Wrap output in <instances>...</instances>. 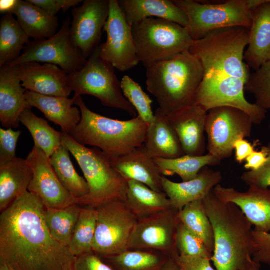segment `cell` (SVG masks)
<instances>
[{"mask_svg": "<svg viewBox=\"0 0 270 270\" xmlns=\"http://www.w3.org/2000/svg\"><path fill=\"white\" fill-rule=\"evenodd\" d=\"M118 3L132 26L148 18L166 20L184 27L188 24L184 12L170 0H120Z\"/></svg>", "mask_w": 270, "mask_h": 270, "instance_id": "cell-26", "label": "cell"}, {"mask_svg": "<svg viewBox=\"0 0 270 270\" xmlns=\"http://www.w3.org/2000/svg\"><path fill=\"white\" fill-rule=\"evenodd\" d=\"M178 217L180 222L198 236L213 254L214 230L203 200H196L186 205L178 211Z\"/></svg>", "mask_w": 270, "mask_h": 270, "instance_id": "cell-37", "label": "cell"}, {"mask_svg": "<svg viewBox=\"0 0 270 270\" xmlns=\"http://www.w3.org/2000/svg\"><path fill=\"white\" fill-rule=\"evenodd\" d=\"M252 118L244 111L230 106H219L207 112L205 131L208 153L222 162L232 156L234 144L251 136Z\"/></svg>", "mask_w": 270, "mask_h": 270, "instance_id": "cell-11", "label": "cell"}, {"mask_svg": "<svg viewBox=\"0 0 270 270\" xmlns=\"http://www.w3.org/2000/svg\"><path fill=\"white\" fill-rule=\"evenodd\" d=\"M109 12V0H85L72 10L70 40L86 59L99 46Z\"/></svg>", "mask_w": 270, "mask_h": 270, "instance_id": "cell-16", "label": "cell"}, {"mask_svg": "<svg viewBox=\"0 0 270 270\" xmlns=\"http://www.w3.org/2000/svg\"><path fill=\"white\" fill-rule=\"evenodd\" d=\"M222 178L220 170L206 166L196 178L187 182H176L163 176L162 184L172 208L180 211L189 203L203 200L220 184Z\"/></svg>", "mask_w": 270, "mask_h": 270, "instance_id": "cell-22", "label": "cell"}, {"mask_svg": "<svg viewBox=\"0 0 270 270\" xmlns=\"http://www.w3.org/2000/svg\"><path fill=\"white\" fill-rule=\"evenodd\" d=\"M26 160L32 170L28 191L36 194L45 207L62 208L77 204L60 180L50 158L40 148L34 145Z\"/></svg>", "mask_w": 270, "mask_h": 270, "instance_id": "cell-17", "label": "cell"}, {"mask_svg": "<svg viewBox=\"0 0 270 270\" xmlns=\"http://www.w3.org/2000/svg\"><path fill=\"white\" fill-rule=\"evenodd\" d=\"M22 86L26 90L40 94L68 98L72 91L68 74L58 66L28 62L18 66Z\"/></svg>", "mask_w": 270, "mask_h": 270, "instance_id": "cell-20", "label": "cell"}, {"mask_svg": "<svg viewBox=\"0 0 270 270\" xmlns=\"http://www.w3.org/2000/svg\"><path fill=\"white\" fill-rule=\"evenodd\" d=\"M82 206L74 204L62 208H44L45 223L52 238L68 248Z\"/></svg>", "mask_w": 270, "mask_h": 270, "instance_id": "cell-35", "label": "cell"}, {"mask_svg": "<svg viewBox=\"0 0 270 270\" xmlns=\"http://www.w3.org/2000/svg\"><path fill=\"white\" fill-rule=\"evenodd\" d=\"M22 134L20 130L12 128H0V166L4 165L16 158V148Z\"/></svg>", "mask_w": 270, "mask_h": 270, "instance_id": "cell-42", "label": "cell"}, {"mask_svg": "<svg viewBox=\"0 0 270 270\" xmlns=\"http://www.w3.org/2000/svg\"><path fill=\"white\" fill-rule=\"evenodd\" d=\"M0 270H14L8 265L0 263Z\"/></svg>", "mask_w": 270, "mask_h": 270, "instance_id": "cell-52", "label": "cell"}, {"mask_svg": "<svg viewBox=\"0 0 270 270\" xmlns=\"http://www.w3.org/2000/svg\"><path fill=\"white\" fill-rule=\"evenodd\" d=\"M188 18L185 27L194 41L216 30L242 26L250 29L253 11L266 0H172Z\"/></svg>", "mask_w": 270, "mask_h": 270, "instance_id": "cell-7", "label": "cell"}, {"mask_svg": "<svg viewBox=\"0 0 270 270\" xmlns=\"http://www.w3.org/2000/svg\"><path fill=\"white\" fill-rule=\"evenodd\" d=\"M269 130H270V124H269Z\"/></svg>", "mask_w": 270, "mask_h": 270, "instance_id": "cell-54", "label": "cell"}, {"mask_svg": "<svg viewBox=\"0 0 270 270\" xmlns=\"http://www.w3.org/2000/svg\"><path fill=\"white\" fill-rule=\"evenodd\" d=\"M244 88L253 95L257 105L270 110V60L250 74Z\"/></svg>", "mask_w": 270, "mask_h": 270, "instance_id": "cell-41", "label": "cell"}, {"mask_svg": "<svg viewBox=\"0 0 270 270\" xmlns=\"http://www.w3.org/2000/svg\"><path fill=\"white\" fill-rule=\"evenodd\" d=\"M207 112L193 104L170 114L165 116L176 134L184 155H204L206 143L205 126Z\"/></svg>", "mask_w": 270, "mask_h": 270, "instance_id": "cell-19", "label": "cell"}, {"mask_svg": "<svg viewBox=\"0 0 270 270\" xmlns=\"http://www.w3.org/2000/svg\"><path fill=\"white\" fill-rule=\"evenodd\" d=\"M169 258L156 251L128 250L101 258L115 270H159Z\"/></svg>", "mask_w": 270, "mask_h": 270, "instance_id": "cell-34", "label": "cell"}, {"mask_svg": "<svg viewBox=\"0 0 270 270\" xmlns=\"http://www.w3.org/2000/svg\"><path fill=\"white\" fill-rule=\"evenodd\" d=\"M257 142L254 144L246 139H240L234 144L235 158L236 162L242 164L254 150Z\"/></svg>", "mask_w": 270, "mask_h": 270, "instance_id": "cell-49", "label": "cell"}, {"mask_svg": "<svg viewBox=\"0 0 270 270\" xmlns=\"http://www.w3.org/2000/svg\"><path fill=\"white\" fill-rule=\"evenodd\" d=\"M45 206L28 190L0 215V263L14 270H67L75 258L51 236Z\"/></svg>", "mask_w": 270, "mask_h": 270, "instance_id": "cell-1", "label": "cell"}, {"mask_svg": "<svg viewBox=\"0 0 270 270\" xmlns=\"http://www.w3.org/2000/svg\"><path fill=\"white\" fill-rule=\"evenodd\" d=\"M159 270H180L178 266L172 257L169 258Z\"/></svg>", "mask_w": 270, "mask_h": 270, "instance_id": "cell-51", "label": "cell"}, {"mask_svg": "<svg viewBox=\"0 0 270 270\" xmlns=\"http://www.w3.org/2000/svg\"><path fill=\"white\" fill-rule=\"evenodd\" d=\"M252 236L254 260L270 267V232H258L253 229Z\"/></svg>", "mask_w": 270, "mask_h": 270, "instance_id": "cell-44", "label": "cell"}, {"mask_svg": "<svg viewBox=\"0 0 270 270\" xmlns=\"http://www.w3.org/2000/svg\"><path fill=\"white\" fill-rule=\"evenodd\" d=\"M17 0H0V12L4 14H10L14 8Z\"/></svg>", "mask_w": 270, "mask_h": 270, "instance_id": "cell-50", "label": "cell"}, {"mask_svg": "<svg viewBox=\"0 0 270 270\" xmlns=\"http://www.w3.org/2000/svg\"><path fill=\"white\" fill-rule=\"evenodd\" d=\"M62 144L77 161L88 186L89 194L79 205L96 207L110 200L125 201L128 182L114 168L106 154L96 148L80 144L62 132Z\"/></svg>", "mask_w": 270, "mask_h": 270, "instance_id": "cell-6", "label": "cell"}, {"mask_svg": "<svg viewBox=\"0 0 270 270\" xmlns=\"http://www.w3.org/2000/svg\"><path fill=\"white\" fill-rule=\"evenodd\" d=\"M178 213V210L172 208L138 220L128 250L156 251L170 257L178 254L176 234L180 222Z\"/></svg>", "mask_w": 270, "mask_h": 270, "instance_id": "cell-15", "label": "cell"}, {"mask_svg": "<svg viewBox=\"0 0 270 270\" xmlns=\"http://www.w3.org/2000/svg\"><path fill=\"white\" fill-rule=\"evenodd\" d=\"M246 84L238 78L204 75L194 104L207 112L219 106L235 108L246 113L254 124H260L266 118V110L246 100L244 94Z\"/></svg>", "mask_w": 270, "mask_h": 270, "instance_id": "cell-13", "label": "cell"}, {"mask_svg": "<svg viewBox=\"0 0 270 270\" xmlns=\"http://www.w3.org/2000/svg\"><path fill=\"white\" fill-rule=\"evenodd\" d=\"M67 270H73V269H72V266L71 267V268H69Z\"/></svg>", "mask_w": 270, "mask_h": 270, "instance_id": "cell-53", "label": "cell"}, {"mask_svg": "<svg viewBox=\"0 0 270 270\" xmlns=\"http://www.w3.org/2000/svg\"><path fill=\"white\" fill-rule=\"evenodd\" d=\"M110 12L104 28L105 42L99 46L100 56L121 72L139 63L132 26L128 24L118 0H109Z\"/></svg>", "mask_w": 270, "mask_h": 270, "instance_id": "cell-14", "label": "cell"}, {"mask_svg": "<svg viewBox=\"0 0 270 270\" xmlns=\"http://www.w3.org/2000/svg\"><path fill=\"white\" fill-rule=\"evenodd\" d=\"M94 208L96 226L92 251L104 258L128 250L129 240L138 219L124 202L110 200Z\"/></svg>", "mask_w": 270, "mask_h": 270, "instance_id": "cell-10", "label": "cell"}, {"mask_svg": "<svg viewBox=\"0 0 270 270\" xmlns=\"http://www.w3.org/2000/svg\"><path fill=\"white\" fill-rule=\"evenodd\" d=\"M29 106L42 112L50 121L60 126L62 132L70 134L81 120V112L74 98L40 94L26 90Z\"/></svg>", "mask_w": 270, "mask_h": 270, "instance_id": "cell-25", "label": "cell"}, {"mask_svg": "<svg viewBox=\"0 0 270 270\" xmlns=\"http://www.w3.org/2000/svg\"><path fill=\"white\" fill-rule=\"evenodd\" d=\"M32 178V169L26 159L16 157L0 166V212L28 190Z\"/></svg>", "mask_w": 270, "mask_h": 270, "instance_id": "cell-28", "label": "cell"}, {"mask_svg": "<svg viewBox=\"0 0 270 270\" xmlns=\"http://www.w3.org/2000/svg\"><path fill=\"white\" fill-rule=\"evenodd\" d=\"M49 14L56 16L60 10L64 12L83 2L82 0H28Z\"/></svg>", "mask_w": 270, "mask_h": 270, "instance_id": "cell-46", "label": "cell"}, {"mask_svg": "<svg viewBox=\"0 0 270 270\" xmlns=\"http://www.w3.org/2000/svg\"><path fill=\"white\" fill-rule=\"evenodd\" d=\"M266 147L268 160L265 164L258 170L246 172L240 176L241 180L248 186L262 188H270V142Z\"/></svg>", "mask_w": 270, "mask_h": 270, "instance_id": "cell-43", "label": "cell"}, {"mask_svg": "<svg viewBox=\"0 0 270 270\" xmlns=\"http://www.w3.org/2000/svg\"><path fill=\"white\" fill-rule=\"evenodd\" d=\"M20 122L30 133L34 144L50 158L62 146V132L51 127L48 122L36 116L31 108L25 109L20 116Z\"/></svg>", "mask_w": 270, "mask_h": 270, "instance_id": "cell-36", "label": "cell"}, {"mask_svg": "<svg viewBox=\"0 0 270 270\" xmlns=\"http://www.w3.org/2000/svg\"><path fill=\"white\" fill-rule=\"evenodd\" d=\"M220 200L238 206L254 226V230L270 232V188L249 186L244 192L219 184L213 190Z\"/></svg>", "mask_w": 270, "mask_h": 270, "instance_id": "cell-18", "label": "cell"}, {"mask_svg": "<svg viewBox=\"0 0 270 270\" xmlns=\"http://www.w3.org/2000/svg\"><path fill=\"white\" fill-rule=\"evenodd\" d=\"M96 226L94 207L82 206L80 216L68 246L70 253L77 256L92 251Z\"/></svg>", "mask_w": 270, "mask_h": 270, "instance_id": "cell-38", "label": "cell"}, {"mask_svg": "<svg viewBox=\"0 0 270 270\" xmlns=\"http://www.w3.org/2000/svg\"><path fill=\"white\" fill-rule=\"evenodd\" d=\"M69 152L62 144L50 158V160L60 180L78 204L88 194L89 188L86 179L75 170Z\"/></svg>", "mask_w": 270, "mask_h": 270, "instance_id": "cell-32", "label": "cell"}, {"mask_svg": "<svg viewBox=\"0 0 270 270\" xmlns=\"http://www.w3.org/2000/svg\"><path fill=\"white\" fill-rule=\"evenodd\" d=\"M154 160L163 176L177 174L182 182L194 179L204 168L216 166L221 162L208 153L200 156L184 155L176 158H154Z\"/></svg>", "mask_w": 270, "mask_h": 270, "instance_id": "cell-33", "label": "cell"}, {"mask_svg": "<svg viewBox=\"0 0 270 270\" xmlns=\"http://www.w3.org/2000/svg\"><path fill=\"white\" fill-rule=\"evenodd\" d=\"M132 30L138 58L146 67L189 50L194 42L185 27L160 18L144 20Z\"/></svg>", "mask_w": 270, "mask_h": 270, "instance_id": "cell-8", "label": "cell"}, {"mask_svg": "<svg viewBox=\"0 0 270 270\" xmlns=\"http://www.w3.org/2000/svg\"><path fill=\"white\" fill-rule=\"evenodd\" d=\"M148 90L165 116L194 104L204 76L202 64L189 50L146 67Z\"/></svg>", "mask_w": 270, "mask_h": 270, "instance_id": "cell-3", "label": "cell"}, {"mask_svg": "<svg viewBox=\"0 0 270 270\" xmlns=\"http://www.w3.org/2000/svg\"><path fill=\"white\" fill-rule=\"evenodd\" d=\"M114 68L100 58L98 46L82 69L68 74V85L74 96H94L104 106L124 110L135 118L137 112L124 96Z\"/></svg>", "mask_w": 270, "mask_h": 270, "instance_id": "cell-9", "label": "cell"}, {"mask_svg": "<svg viewBox=\"0 0 270 270\" xmlns=\"http://www.w3.org/2000/svg\"><path fill=\"white\" fill-rule=\"evenodd\" d=\"M110 159L114 168L127 182L135 180L154 191L164 192L163 176L144 144L126 154Z\"/></svg>", "mask_w": 270, "mask_h": 270, "instance_id": "cell-23", "label": "cell"}, {"mask_svg": "<svg viewBox=\"0 0 270 270\" xmlns=\"http://www.w3.org/2000/svg\"><path fill=\"white\" fill-rule=\"evenodd\" d=\"M176 247L181 256L202 258L211 260L212 256L202 241L181 222L176 228Z\"/></svg>", "mask_w": 270, "mask_h": 270, "instance_id": "cell-40", "label": "cell"}, {"mask_svg": "<svg viewBox=\"0 0 270 270\" xmlns=\"http://www.w3.org/2000/svg\"><path fill=\"white\" fill-rule=\"evenodd\" d=\"M26 91L22 86L18 66L8 64L0 68V121L3 126L18 128L21 114L31 108Z\"/></svg>", "mask_w": 270, "mask_h": 270, "instance_id": "cell-21", "label": "cell"}, {"mask_svg": "<svg viewBox=\"0 0 270 270\" xmlns=\"http://www.w3.org/2000/svg\"><path fill=\"white\" fill-rule=\"evenodd\" d=\"M11 14L15 15L21 28L30 38H49L56 32L58 18L30 2L17 0Z\"/></svg>", "mask_w": 270, "mask_h": 270, "instance_id": "cell-29", "label": "cell"}, {"mask_svg": "<svg viewBox=\"0 0 270 270\" xmlns=\"http://www.w3.org/2000/svg\"><path fill=\"white\" fill-rule=\"evenodd\" d=\"M247 46L244 60L249 68L256 71L270 60V0L253 11Z\"/></svg>", "mask_w": 270, "mask_h": 270, "instance_id": "cell-24", "label": "cell"}, {"mask_svg": "<svg viewBox=\"0 0 270 270\" xmlns=\"http://www.w3.org/2000/svg\"><path fill=\"white\" fill-rule=\"evenodd\" d=\"M70 18L68 16L59 30L51 38L30 41L21 55L8 65L19 66L34 62L59 66L68 74L80 70L88 59L70 41Z\"/></svg>", "mask_w": 270, "mask_h": 270, "instance_id": "cell-12", "label": "cell"}, {"mask_svg": "<svg viewBox=\"0 0 270 270\" xmlns=\"http://www.w3.org/2000/svg\"><path fill=\"white\" fill-rule=\"evenodd\" d=\"M148 126L144 148L152 158L172 159L184 155L179 140L166 116L156 109Z\"/></svg>", "mask_w": 270, "mask_h": 270, "instance_id": "cell-27", "label": "cell"}, {"mask_svg": "<svg viewBox=\"0 0 270 270\" xmlns=\"http://www.w3.org/2000/svg\"><path fill=\"white\" fill-rule=\"evenodd\" d=\"M202 200L214 230L211 262L216 270H260L252 256V225L240 208L219 200L213 190Z\"/></svg>", "mask_w": 270, "mask_h": 270, "instance_id": "cell-2", "label": "cell"}, {"mask_svg": "<svg viewBox=\"0 0 270 270\" xmlns=\"http://www.w3.org/2000/svg\"><path fill=\"white\" fill-rule=\"evenodd\" d=\"M124 202L138 220L172 208L164 192L154 191L135 180H128Z\"/></svg>", "mask_w": 270, "mask_h": 270, "instance_id": "cell-30", "label": "cell"}, {"mask_svg": "<svg viewBox=\"0 0 270 270\" xmlns=\"http://www.w3.org/2000/svg\"><path fill=\"white\" fill-rule=\"evenodd\" d=\"M30 42L13 14H4L0 20V68L18 58Z\"/></svg>", "mask_w": 270, "mask_h": 270, "instance_id": "cell-31", "label": "cell"}, {"mask_svg": "<svg viewBox=\"0 0 270 270\" xmlns=\"http://www.w3.org/2000/svg\"><path fill=\"white\" fill-rule=\"evenodd\" d=\"M121 88L124 97L136 110L138 115L148 125L155 118L152 104V100L138 84L128 76H124L120 81Z\"/></svg>", "mask_w": 270, "mask_h": 270, "instance_id": "cell-39", "label": "cell"}, {"mask_svg": "<svg viewBox=\"0 0 270 270\" xmlns=\"http://www.w3.org/2000/svg\"><path fill=\"white\" fill-rule=\"evenodd\" d=\"M73 270H115L94 252L75 256Z\"/></svg>", "mask_w": 270, "mask_h": 270, "instance_id": "cell-45", "label": "cell"}, {"mask_svg": "<svg viewBox=\"0 0 270 270\" xmlns=\"http://www.w3.org/2000/svg\"><path fill=\"white\" fill-rule=\"evenodd\" d=\"M248 38L245 27L220 28L194 41L189 52L200 62L204 75L238 78L246 83L250 74L244 56Z\"/></svg>", "mask_w": 270, "mask_h": 270, "instance_id": "cell-5", "label": "cell"}, {"mask_svg": "<svg viewBox=\"0 0 270 270\" xmlns=\"http://www.w3.org/2000/svg\"><path fill=\"white\" fill-rule=\"evenodd\" d=\"M81 120L70 135L84 146L101 150L110 158L126 154L144 144L148 126L138 116L128 120H114L90 110L80 96H74Z\"/></svg>", "mask_w": 270, "mask_h": 270, "instance_id": "cell-4", "label": "cell"}, {"mask_svg": "<svg viewBox=\"0 0 270 270\" xmlns=\"http://www.w3.org/2000/svg\"><path fill=\"white\" fill-rule=\"evenodd\" d=\"M268 160V152L266 146L260 150H254L245 160L244 167L246 170H256L264 166Z\"/></svg>", "mask_w": 270, "mask_h": 270, "instance_id": "cell-48", "label": "cell"}, {"mask_svg": "<svg viewBox=\"0 0 270 270\" xmlns=\"http://www.w3.org/2000/svg\"><path fill=\"white\" fill-rule=\"evenodd\" d=\"M180 270H216L212 266L210 259L180 256L178 254L172 256Z\"/></svg>", "mask_w": 270, "mask_h": 270, "instance_id": "cell-47", "label": "cell"}]
</instances>
